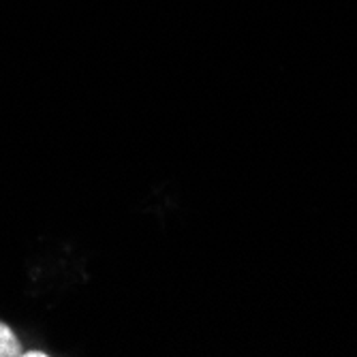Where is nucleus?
Segmentation results:
<instances>
[{
  "label": "nucleus",
  "instance_id": "f03ea898",
  "mask_svg": "<svg viewBox=\"0 0 357 357\" xmlns=\"http://www.w3.org/2000/svg\"><path fill=\"white\" fill-rule=\"evenodd\" d=\"M22 355H26V357H47V353H43V351H28V353H22Z\"/></svg>",
  "mask_w": 357,
  "mask_h": 357
},
{
  "label": "nucleus",
  "instance_id": "f257e3e1",
  "mask_svg": "<svg viewBox=\"0 0 357 357\" xmlns=\"http://www.w3.org/2000/svg\"><path fill=\"white\" fill-rule=\"evenodd\" d=\"M13 355H22L20 340L5 323H0V357H13Z\"/></svg>",
  "mask_w": 357,
  "mask_h": 357
}]
</instances>
